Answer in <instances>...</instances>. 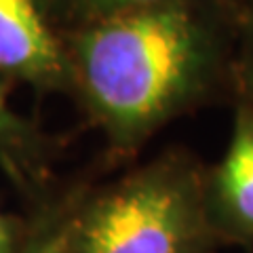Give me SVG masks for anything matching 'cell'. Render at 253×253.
<instances>
[{
    "instance_id": "cell-3",
    "label": "cell",
    "mask_w": 253,
    "mask_h": 253,
    "mask_svg": "<svg viewBox=\"0 0 253 253\" xmlns=\"http://www.w3.org/2000/svg\"><path fill=\"white\" fill-rule=\"evenodd\" d=\"M0 72L51 86L63 57L36 0H0Z\"/></svg>"
},
{
    "instance_id": "cell-7",
    "label": "cell",
    "mask_w": 253,
    "mask_h": 253,
    "mask_svg": "<svg viewBox=\"0 0 253 253\" xmlns=\"http://www.w3.org/2000/svg\"><path fill=\"white\" fill-rule=\"evenodd\" d=\"M86 11L95 13L97 17H108L123 11L146 9V6H161L171 2H190V0H78Z\"/></svg>"
},
{
    "instance_id": "cell-2",
    "label": "cell",
    "mask_w": 253,
    "mask_h": 253,
    "mask_svg": "<svg viewBox=\"0 0 253 253\" xmlns=\"http://www.w3.org/2000/svg\"><path fill=\"white\" fill-rule=\"evenodd\" d=\"M201 194L179 165H154L95 201L74 219L72 253H194Z\"/></svg>"
},
{
    "instance_id": "cell-5",
    "label": "cell",
    "mask_w": 253,
    "mask_h": 253,
    "mask_svg": "<svg viewBox=\"0 0 253 253\" xmlns=\"http://www.w3.org/2000/svg\"><path fill=\"white\" fill-rule=\"evenodd\" d=\"M0 72V158H13L28 141V129L9 104V91Z\"/></svg>"
},
{
    "instance_id": "cell-8",
    "label": "cell",
    "mask_w": 253,
    "mask_h": 253,
    "mask_svg": "<svg viewBox=\"0 0 253 253\" xmlns=\"http://www.w3.org/2000/svg\"><path fill=\"white\" fill-rule=\"evenodd\" d=\"M0 253H13L11 230H9V226H6L2 215H0Z\"/></svg>"
},
{
    "instance_id": "cell-6",
    "label": "cell",
    "mask_w": 253,
    "mask_h": 253,
    "mask_svg": "<svg viewBox=\"0 0 253 253\" xmlns=\"http://www.w3.org/2000/svg\"><path fill=\"white\" fill-rule=\"evenodd\" d=\"M72 232L74 221H51L32 236L21 253H72Z\"/></svg>"
},
{
    "instance_id": "cell-4",
    "label": "cell",
    "mask_w": 253,
    "mask_h": 253,
    "mask_svg": "<svg viewBox=\"0 0 253 253\" xmlns=\"http://www.w3.org/2000/svg\"><path fill=\"white\" fill-rule=\"evenodd\" d=\"M215 201L232 230L253 234V112H243L215 177Z\"/></svg>"
},
{
    "instance_id": "cell-9",
    "label": "cell",
    "mask_w": 253,
    "mask_h": 253,
    "mask_svg": "<svg viewBox=\"0 0 253 253\" xmlns=\"http://www.w3.org/2000/svg\"><path fill=\"white\" fill-rule=\"evenodd\" d=\"M249 84L253 86V44H251V53H249Z\"/></svg>"
},
{
    "instance_id": "cell-1",
    "label": "cell",
    "mask_w": 253,
    "mask_h": 253,
    "mask_svg": "<svg viewBox=\"0 0 253 253\" xmlns=\"http://www.w3.org/2000/svg\"><path fill=\"white\" fill-rule=\"evenodd\" d=\"M209 28L188 2L99 17L76 42L86 99L118 139H135L199 93L213 66Z\"/></svg>"
}]
</instances>
